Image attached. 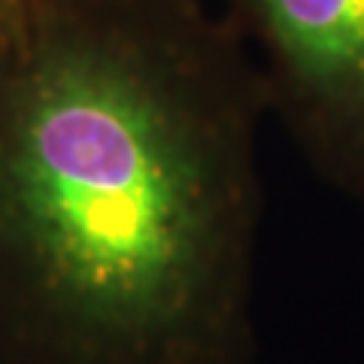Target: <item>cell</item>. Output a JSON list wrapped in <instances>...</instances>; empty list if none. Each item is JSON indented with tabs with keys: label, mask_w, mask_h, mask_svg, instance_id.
Masks as SVG:
<instances>
[{
	"label": "cell",
	"mask_w": 364,
	"mask_h": 364,
	"mask_svg": "<svg viewBox=\"0 0 364 364\" xmlns=\"http://www.w3.org/2000/svg\"><path fill=\"white\" fill-rule=\"evenodd\" d=\"M267 116L213 0H0V294L73 361L198 358L234 318Z\"/></svg>",
	"instance_id": "6da1fadb"
},
{
	"label": "cell",
	"mask_w": 364,
	"mask_h": 364,
	"mask_svg": "<svg viewBox=\"0 0 364 364\" xmlns=\"http://www.w3.org/2000/svg\"><path fill=\"white\" fill-rule=\"evenodd\" d=\"M306 170L364 203V0H213Z\"/></svg>",
	"instance_id": "7a4b0ae2"
}]
</instances>
